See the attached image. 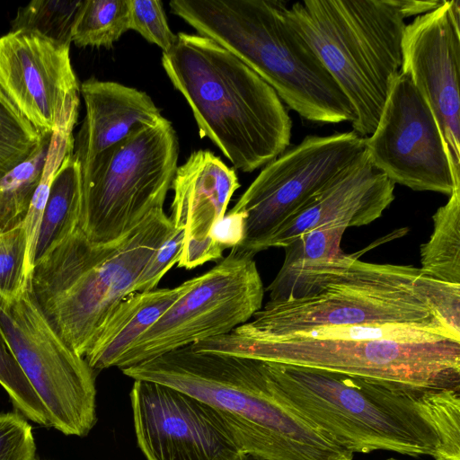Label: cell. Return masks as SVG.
Returning a JSON list of instances; mask_svg holds the SVG:
<instances>
[{"label":"cell","instance_id":"obj_29","mask_svg":"<svg viewBox=\"0 0 460 460\" xmlns=\"http://www.w3.org/2000/svg\"><path fill=\"white\" fill-rule=\"evenodd\" d=\"M0 385L24 418L41 426H49L45 409L15 359L1 328Z\"/></svg>","mask_w":460,"mask_h":460},{"label":"cell","instance_id":"obj_34","mask_svg":"<svg viewBox=\"0 0 460 460\" xmlns=\"http://www.w3.org/2000/svg\"><path fill=\"white\" fill-rule=\"evenodd\" d=\"M183 243V230L172 226L147 261L138 277L134 292H145L156 288L165 273L175 263H178L181 255Z\"/></svg>","mask_w":460,"mask_h":460},{"label":"cell","instance_id":"obj_26","mask_svg":"<svg viewBox=\"0 0 460 460\" xmlns=\"http://www.w3.org/2000/svg\"><path fill=\"white\" fill-rule=\"evenodd\" d=\"M128 30V0H86L76 14L71 39L78 47L111 48Z\"/></svg>","mask_w":460,"mask_h":460},{"label":"cell","instance_id":"obj_5","mask_svg":"<svg viewBox=\"0 0 460 460\" xmlns=\"http://www.w3.org/2000/svg\"><path fill=\"white\" fill-rule=\"evenodd\" d=\"M133 380L159 383L249 422L286 460H353L354 454L279 394L269 362L185 346L122 369Z\"/></svg>","mask_w":460,"mask_h":460},{"label":"cell","instance_id":"obj_13","mask_svg":"<svg viewBox=\"0 0 460 460\" xmlns=\"http://www.w3.org/2000/svg\"><path fill=\"white\" fill-rule=\"evenodd\" d=\"M364 150L371 164L394 184L448 196L460 185L432 110L401 71L374 132L365 137Z\"/></svg>","mask_w":460,"mask_h":460},{"label":"cell","instance_id":"obj_28","mask_svg":"<svg viewBox=\"0 0 460 460\" xmlns=\"http://www.w3.org/2000/svg\"><path fill=\"white\" fill-rule=\"evenodd\" d=\"M83 1H31L19 8L12 22V31L36 32L56 42H72V29Z\"/></svg>","mask_w":460,"mask_h":460},{"label":"cell","instance_id":"obj_7","mask_svg":"<svg viewBox=\"0 0 460 460\" xmlns=\"http://www.w3.org/2000/svg\"><path fill=\"white\" fill-rule=\"evenodd\" d=\"M420 268L360 261L350 264L314 293L269 301L251 321L234 329L261 341H274L324 327L367 323H410L450 333L436 318L417 283Z\"/></svg>","mask_w":460,"mask_h":460},{"label":"cell","instance_id":"obj_9","mask_svg":"<svg viewBox=\"0 0 460 460\" xmlns=\"http://www.w3.org/2000/svg\"><path fill=\"white\" fill-rule=\"evenodd\" d=\"M178 156L176 132L163 117L80 165L84 235L95 243L119 242L164 208Z\"/></svg>","mask_w":460,"mask_h":460},{"label":"cell","instance_id":"obj_32","mask_svg":"<svg viewBox=\"0 0 460 460\" xmlns=\"http://www.w3.org/2000/svg\"><path fill=\"white\" fill-rule=\"evenodd\" d=\"M417 283L436 318L460 340V284L439 280L422 272Z\"/></svg>","mask_w":460,"mask_h":460},{"label":"cell","instance_id":"obj_37","mask_svg":"<svg viewBox=\"0 0 460 460\" xmlns=\"http://www.w3.org/2000/svg\"><path fill=\"white\" fill-rule=\"evenodd\" d=\"M234 460H269L261 456L248 453L242 452Z\"/></svg>","mask_w":460,"mask_h":460},{"label":"cell","instance_id":"obj_31","mask_svg":"<svg viewBox=\"0 0 460 460\" xmlns=\"http://www.w3.org/2000/svg\"><path fill=\"white\" fill-rule=\"evenodd\" d=\"M129 30L155 44L163 53L176 42L177 34L169 27L163 3L158 0H128Z\"/></svg>","mask_w":460,"mask_h":460},{"label":"cell","instance_id":"obj_33","mask_svg":"<svg viewBox=\"0 0 460 460\" xmlns=\"http://www.w3.org/2000/svg\"><path fill=\"white\" fill-rule=\"evenodd\" d=\"M32 427L19 412L0 413V460H34Z\"/></svg>","mask_w":460,"mask_h":460},{"label":"cell","instance_id":"obj_15","mask_svg":"<svg viewBox=\"0 0 460 460\" xmlns=\"http://www.w3.org/2000/svg\"><path fill=\"white\" fill-rule=\"evenodd\" d=\"M130 402L147 460H234L243 452L217 408L180 390L134 380Z\"/></svg>","mask_w":460,"mask_h":460},{"label":"cell","instance_id":"obj_8","mask_svg":"<svg viewBox=\"0 0 460 460\" xmlns=\"http://www.w3.org/2000/svg\"><path fill=\"white\" fill-rule=\"evenodd\" d=\"M195 351L215 352L317 368L411 391L460 389V342L255 340L234 330L198 341Z\"/></svg>","mask_w":460,"mask_h":460},{"label":"cell","instance_id":"obj_19","mask_svg":"<svg viewBox=\"0 0 460 460\" xmlns=\"http://www.w3.org/2000/svg\"><path fill=\"white\" fill-rule=\"evenodd\" d=\"M80 93L86 109L74 150L80 165L164 117L148 94L117 82L90 78Z\"/></svg>","mask_w":460,"mask_h":460},{"label":"cell","instance_id":"obj_22","mask_svg":"<svg viewBox=\"0 0 460 460\" xmlns=\"http://www.w3.org/2000/svg\"><path fill=\"white\" fill-rule=\"evenodd\" d=\"M73 151L65 155L51 178L32 252L31 271L35 263L79 227L82 177L80 164Z\"/></svg>","mask_w":460,"mask_h":460},{"label":"cell","instance_id":"obj_35","mask_svg":"<svg viewBox=\"0 0 460 460\" xmlns=\"http://www.w3.org/2000/svg\"><path fill=\"white\" fill-rule=\"evenodd\" d=\"M244 218L242 213L228 211L214 225L211 230L213 241L224 251L238 246L243 239Z\"/></svg>","mask_w":460,"mask_h":460},{"label":"cell","instance_id":"obj_1","mask_svg":"<svg viewBox=\"0 0 460 460\" xmlns=\"http://www.w3.org/2000/svg\"><path fill=\"white\" fill-rule=\"evenodd\" d=\"M162 66L189 104L200 135L244 172L285 152L292 119L261 77L215 40L179 32Z\"/></svg>","mask_w":460,"mask_h":460},{"label":"cell","instance_id":"obj_36","mask_svg":"<svg viewBox=\"0 0 460 460\" xmlns=\"http://www.w3.org/2000/svg\"><path fill=\"white\" fill-rule=\"evenodd\" d=\"M401 12L404 15L405 19L410 16H418L428 12H430L438 6H440L443 1L429 0H398Z\"/></svg>","mask_w":460,"mask_h":460},{"label":"cell","instance_id":"obj_21","mask_svg":"<svg viewBox=\"0 0 460 460\" xmlns=\"http://www.w3.org/2000/svg\"><path fill=\"white\" fill-rule=\"evenodd\" d=\"M195 282L134 292L121 301L97 332L84 358L92 369L116 367L132 343L149 329Z\"/></svg>","mask_w":460,"mask_h":460},{"label":"cell","instance_id":"obj_38","mask_svg":"<svg viewBox=\"0 0 460 460\" xmlns=\"http://www.w3.org/2000/svg\"><path fill=\"white\" fill-rule=\"evenodd\" d=\"M385 460H399V459H396V458H394V457H390V458H387Z\"/></svg>","mask_w":460,"mask_h":460},{"label":"cell","instance_id":"obj_24","mask_svg":"<svg viewBox=\"0 0 460 460\" xmlns=\"http://www.w3.org/2000/svg\"><path fill=\"white\" fill-rule=\"evenodd\" d=\"M52 137L53 134L31 159L0 179L1 233L23 225L34 194L44 175Z\"/></svg>","mask_w":460,"mask_h":460},{"label":"cell","instance_id":"obj_20","mask_svg":"<svg viewBox=\"0 0 460 460\" xmlns=\"http://www.w3.org/2000/svg\"><path fill=\"white\" fill-rule=\"evenodd\" d=\"M348 225L333 221L311 229L284 247V262L267 288L270 301L308 296L348 267L354 254L341 249Z\"/></svg>","mask_w":460,"mask_h":460},{"label":"cell","instance_id":"obj_39","mask_svg":"<svg viewBox=\"0 0 460 460\" xmlns=\"http://www.w3.org/2000/svg\"><path fill=\"white\" fill-rule=\"evenodd\" d=\"M0 234H1V230H0Z\"/></svg>","mask_w":460,"mask_h":460},{"label":"cell","instance_id":"obj_14","mask_svg":"<svg viewBox=\"0 0 460 460\" xmlns=\"http://www.w3.org/2000/svg\"><path fill=\"white\" fill-rule=\"evenodd\" d=\"M70 46L18 30L0 38V90L44 134H72L80 85Z\"/></svg>","mask_w":460,"mask_h":460},{"label":"cell","instance_id":"obj_25","mask_svg":"<svg viewBox=\"0 0 460 460\" xmlns=\"http://www.w3.org/2000/svg\"><path fill=\"white\" fill-rule=\"evenodd\" d=\"M287 339L395 341L405 343L432 342L443 340H452L458 341L446 331L421 324L395 323L354 324L339 327L317 328L310 331L296 332L278 340L267 341H277Z\"/></svg>","mask_w":460,"mask_h":460},{"label":"cell","instance_id":"obj_17","mask_svg":"<svg viewBox=\"0 0 460 460\" xmlns=\"http://www.w3.org/2000/svg\"><path fill=\"white\" fill-rule=\"evenodd\" d=\"M240 187L235 170L209 150H197L177 167L171 189L172 225L184 232L179 268L192 270L222 258L224 250L211 237L214 225L226 214Z\"/></svg>","mask_w":460,"mask_h":460},{"label":"cell","instance_id":"obj_16","mask_svg":"<svg viewBox=\"0 0 460 460\" xmlns=\"http://www.w3.org/2000/svg\"><path fill=\"white\" fill-rule=\"evenodd\" d=\"M448 1L406 24L400 71L407 75L432 110L460 177V31Z\"/></svg>","mask_w":460,"mask_h":460},{"label":"cell","instance_id":"obj_3","mask_svg":"<svg viewBox=\"0 0 460 460\" xmlns=\"http://www.w3.org/2000/svg\"><path fill=\"white\" fill-rule=\"evenodd\" d=\"M269 365L279 396L350 453L386 450L438 459L440 441L431 417L438 390H405L317 368Z\"/></svg>","mask_w":460,"mask_h":460},{"label":"cell","instance_id":"obj_23","mask_svg":"<svg viewBox=\"0 0 460 460\" xmlns=\"http://www.w3.org/2000/svg\"><path fill=\"white\" fill-rule=\"evenodd\" d=\"M433 231L420 245L421 272L449 283L460 284V185L432 217Z\"/></svg>","mask_w":460,"mask_h":460},{"label":"cell","instance_id":"obj_12","mask_svg":"<svg viewBox=\"0 0 460 460\" xmlns=\"http://www.w3.org/2000/svg\"><path fill=\"white\" fill-rule=\"evenodd\" d=\"M365 149L353 130L306 136L267 164L230 212L244 215L238 247L253 255L266 250L277 229Z\"/></svg>","mask_w":460,"mask_h":460},{"label":"cell","instance_id":"obj_10","mask_svg":"<svg viewBox=\"0 0 460 460\" xmlns=\"http://www.w3.org/2000/svg\"><path fill=\"white\" fill-rule=\"evenodd\" d=\"M0 328L40 400L49 427L85 437L97 421L93 369L56 332L29 288L0 294Z\"/></svg>","mask_w":460,"mask_h":460},{"label":"cell","instance_id":"obj_18","mask_svg":"<svg viewBox=\"0 0 460 460\" xmlns=\"http://www.w3.org/2000/svg\"><path fill=\"white\" fill-rule=\"evenodd\" d=\"M394 185L371 164L364 150L277 229L266 249L284 248L304 233L333 221L349 227L367 226L392 204Z\"/></svg>","mask_w":460,"mask_h":460},{"label":"cell","instance_id":"obj_40","mask_svg":"<svg viewBox=\"0 0 460 460\" xmlns=\"http://www.w3.org/2000/svg\"><path fill=\"white\" fill-rule=\"evenodd\" d=\"M34 460H37V459H34Z\"/></svg>","mask_w":460,"mask_h":460},{"label":"cell","instance_id":"obj_2","mask_svg":"<svg viewBox=\"0 0 460 460\" xmlns=\"http://www.w3.org/2000/svg\"><path fill=\"white\" fill-rule=\"evenodd\" d=\"M173 14L236 56L306 120L352 123L355 112L306 40L289 23L286 2L172 0Z\"/></svg>","mask_w":460,"mask_h":460},{"label":"cell","instance_id":"obj_4","mask_svg":"<svg viewBox=\"0 0 460 460\" xmlns=\"http://www.w3.org/2000/svg\"><path fill=\"white\" fill-rule=\"evenodd\" d=\"M164 208L124 239L101 244L78 227L31 269L29 291L49 324L84 357L105 321L134 288L172 229Z\"/></svg>","mask_w":460,"mask_h":460},{"label":"cell","instance_id":"obj_27","mask_svg":"<svg viewBox=\"0 0 460 460\" xmlns=\"http://www.w3.org/2000/svg\"><path fill=\"white\" fill-rule=\"evenodd\" d=\"M51 135L36 128L0 90V179L37 154Z\"/></svg>","mask_w":460,"mask_h":460},{"label":"cell","instance_id":"obj_6","mask_svg":"<svg viewBox=\"0 0 460 460\" xmlns=\"http://www.w3.org/2000/svg\"><path fill=\"white\" fill-rule=\"evenodd\" d=\"M285 13L352 105V130L371 135L402 66L406 23L398 0H305Z\"/></svg>","mask_w":460,"mask_h":460},{"label":"cell","instance_id":"obj_30","mask_svg":"<svg viewBox=\"0 0 460 460\" xmlns=\"http://www.w3.org/2000/svg\"><path fill=\"white\" fill-rule=\"evenodd\" d=\"M28 240L23 225L0 234V294L14 296L29 288Z\"/></svg>","mask_w":460,"mask_h":460},{"label":"cell","instance_id":"obj_11","mask_svg":"<svg viewBox=\"0 0 460 460\" xmlns=\"http://www.w3.org/2000/svg\"><path fill=\"white\" fill-rule=\"evenodd\" d=\"M254 255L238 247L207 272L118 360L120 370L169 351L226 334L262 307L263 283Z\"/></svg>","mask_w":460,"mask_h":460}]
</instances>
